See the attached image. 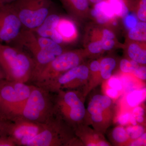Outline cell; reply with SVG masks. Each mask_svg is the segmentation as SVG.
<instances>
[{"label":"cell","instance_id":"obj_1","mask_svg":"<svg viewBox=\"0 0 146 146\" xmlns=\"http://www.w3.org/2000/svg\"><path fill=\"white\" fill-rule=\"evenodd\" d=\"M0 67L5 79L27 83L32 81L35 63L31 55L21 47L0 44Z\"/></svg>","mask_w":146,"mask_h":146},{"label":"cell","instance_id":"obj_2","mask_svg":"<svg viewBox=\"0 0 146 146\" xmlns=\"http://www.w3.org/2000/svg\"><path fill=\"white\" fill-rule=\"evenodd\" d=\"M32 87L27 83L5 79L0 81V120L20 117Z\"/></svg>","mask_w":146,"mask_h":146},{"label":"cell","instance_id":"obj_3","mask_svg":"<svg viewBox=\"0 0 146 146\" xmlns=\"http://www.w3.org/2000/svg\"><path fill=\"white\" fill-rule=\"evenodd\" d=\"M49 91L37 85H32L20 117L33 122L45 124L56 115L54 99Z\"/></svg>","mask_w":146,"mask_h":146},{"label":"cell","instance_id":"obj_4","mask_svg":"<svg viewBox=\"0 0 146 146\" xmlns=\"http://www.w3.org/2000/svg\"><path fill=\"white\" fill-rule=\"evenodd\" d=\"M74 133L72 128L56 115L46 124L42 131L29 141L26 146L73 145L76 140Z\"/></svg>","mask_w":146,"mask_h":146},{"label":"cell","instance_id":"obj_5","mask_svg":"<svg viewBox=\"0 0 146 146\" xmlns=\"http://www.w3.org/2000/svg\"><path fill=\"white\" fill-rule=\"evenodd\" d=\"M57 94L54 99L56 114L74 130L86 116L83 101L75 90H60Z\"/></svg>","mask_w":146,"mask_h":146},{"label":"cell","instance_id":"obj_6","mask_svg":"<svg viewBox=\"0 0 146 146\" xmlns=\"http://www.w3.org/2000/svg\"><path fill=\"white\" fill-rule=\"evenodd\" d=\"M25 29L33 30L50 13L51 0H16L10 3Z\"/></svg>","mask_w":146,"mask_h":146},{"label":"cell","instance_id":"obj_7","mask_svg":"<svg viewBox=\"0 0 146 146\" xmlns=\"http://www.w3.org/2000/svg\"><path fill=\"white\" fill-rule=\"evenodd\" d=\"M80 62L81 57L78 53L74 51L63 52L43 67L32 81L35 85L44 87L67 71L80 65Z\"/></svg>","mask_w":146,"mask_h":146},{"label":"cell","instance_id":"obj_8","mask_svg":"<svg viewBox=\"0 0 146 146\" xmlns=\"http://www.w3.org/2000/svg\"><path fill=\"white\" fill-rule=\"evenodd\" d=\"M45 125L21 117L0 120V135L8 136L16 146H26L32 138L44 129Z\"/></svg>","mask_w":146,"mask_h":146},{"label":"cell","instance_id":"obj_9","mask_svg":"<svg viewBox=\"0 0 146 146\" xmlns=\"http://www.w3.org/2000/svg\"><path fill=\"white\" fill-rule=\"evenodd\" d=\"M112 99L106 95L97 94L89 102L87 112L92 124L98 133L106 130L112 121L113 115Z\"/></svg>","mask_w":146,"mask_h":146},{"label":"cell","instance_id":"obj_10","mask_svg":"<svg viewBox=\"0 0 146 146\" xmlns=\"http://www.w3.org/2000/svg\"><path fill=\"white\" fill-rule=\"evenodd\" d=\"M23 29L10 4H0V44H13Z\"/></svg>","mask_w":146,"mask_h":146},{"label":"cell","instance_id":"obj_11","mask_svg":"<svg viewBox=\"0 0 146 146\" xmlns=\"http://www.w3.org/2000/svg\"><path fill=\"white\" fill-rule=\"evenodd\" d=\"M89 75V68L86 65H80L42 87L51 93H57L63 90H75L87 83Z\"/></svg>","mask_w":146,"mask_h":146},{"label":"cell","instance_id":"obj_12","mask_svg":"<svg viewBox=\"0 0 146 146\" xmlns=\"http://www.w3.org/2000/svg\"><path fill=\"white\" fill-rule=\"evenodd\" d=\"M91 13L97 22L100 24L106 23L116 16L109 3L104 1L95 5Z\"/></svg>","mask_w":146,"mask_h":146},{"label":"cell","instance_id":"obj_13","mask_svg":"<svg viewBox=\"0 0 146 146\" xmlns=\"http://www.w3.org/2000/svg\"><path fill=\"white\" fill-rule=\"evenodd\" d=\"M60 19V16L56 14H50L40 26L32 31L38 36L50 38L57 27Z\"/></svg>","mask_w":146,"mask_h":146},{"label":"cell","instance_id":"obj_14","mask_svg":"<svg viewBox=\"0 0 146 146\" xmlns=\"http://www.w3.org/2000/svg\"><path fill=\"white\" fill-rule=\"evenodd\" d=\"M36 38L41 48L46 52L54 55L56 57L63 52V48L60 44L56 43L50 38L42 37L36 34Z\"/></svg>","mask_w":146,"mask_h":146},{"label":"cell","instance_id":"obj_15","mask_svg":"<svg viewBox=\"0 0 146 146\" xmlns=\"http://www.w3.org/2000/svg\"><path fill=\"white\" fill-rule=\"evenodd\" d=\"M127 52L131 60L137 62L138 64H146V50L142 49L137 44L133 43L129 45Z\"/></svg>","mask_w":146,"mask_h":146},{"label":"cell","instance_id":"obj_16","mask_svg":"<svg viewBox=\"0 0 146 146\" xmlns=\"http://www.w3.org/2000/svg\"><path fill=\"white\" fill-rule=\"evenodd\" d=\"M116 66V60L111 57L105 58L100 63V73L102 78L109 79L112 75V72Z\"/></svg>","mask_w":146,"mask_h":146},{"label":"cell","instance_id":"obj_17","mask_svg":"<svg viewBox=\"0 0 146 146\" xmlns=\"http://www.w3.org/2000/svg\"><path fill=\"white\" fill-rule=\"evenodd\" d=\"M56 28L63 39H71L76 34L75 26L72 22L68 20L60 19Z\"/></svg>","mask_w":146,"mask_h":146},{"label":"cell","instance_id":"obj_18","mask_svg":"<svg viewBox=\"0 0 146 146\" xmlns=\"http://www.w3.org/2000/svg\"><path fill=\"white\" fill-rule=\"evenodd\" d=\"M146 89H136L129 92L126 97V101L130 107L134 108L139 106L145 100Z\"/></svg>","mask_w":146,"mask_h":146},{"label":"cell","instance_id":"obj_19","mask_svg":"<svg viewBox=\"0 0 146 146\" xmlns=\"http://www.w3.org/2000/svg\"><path fill=\"white\" fill-rule=\"evenodd\" d=\"M128 36L129 39L134 41H146V22H138L136 26L129 31Z\"/></svg>","mask_w":146,"mask_h":146},{"label":"cell","instance_id":"obj_20","mask_svg":"<svg viewBox=\"0 0 146 146\" xmlns=\"http://www.w3.org/2000/svg\"><path fill=\"white\" fill-rule=\"evenodd\" d=\"M111 136L113 141L119 145L125 144L129 139L125 129L121 125L116 127L113 129Z\"/></svg>","mask_w":146,"mask_h":146},{"label":"cell","instance_id":"obj_21","mask_svg":"<svg viewBox=\"0 0 146 146\" xmlns=\"http://www.w3.org/2000/svg\"><path fill=\"white\" fill-rule=\"evenodd\" d=\"M108 3L111 5L115 16L124 17L128 13V9L123 0H109Z\"/></svg>","mask_w":146,"mask_h":146},{"label":"cell","instance_id":"obj_22","mask_svg":"<svg viewBox=\"0 0 146 146\" xmlns=\"http://www.w3.org/2000/svg\"><path fill=\"white\" fill-rule=\"evenodd\" d=\"M69 9L77 11H84L89 7V0H61Z\"/></svg>","mask_w":146,"mask_h":146},{"label":"cell","instance_id":"obj_23","mask_svg":"<svg viewBox=\"0 0 146 146\" xmlns=\"http://www.w3.org/2000/svg\"><path fill=\"white\" fill-rule=\"evenodd\" d=\"M139 66V64L137 62L126 59H122L120 63L121 70L126 74H133L135 70Z\"/></svg>","mask_w":146,"mask_h":146},{"label":"cell","instance_id":"obj_24","mask_svg":"<svg viewBox=\"0 0 146 146\" xmlns=\"http://www.w3.org/2000/svg\"><path fill=\"white\" fill-rule=\"evenodd\" d=\"M126 131L131 140H134L142 136L145 132V128L143 126L130 125L126 129Z\"/></svg>","mask_w":146,"mask_h":146},{"label":"cell","instance_id":"obj_25","mask_svg":"<svg viewBox=\"0 0 146 146\" xmlns=\"http://www.w3.org/2000/svg\"><path fill=\"white\" fill-rule=\"evenodd\" d=\"M124 23L126 27L130 30L136 26L138 24V18L134 14H127L124 17Z\"/></svg>","mask_w":146,"mask_h":146},{"label":"cell","instance_id":"obj_26","mask_svg":"<svg viewBox=\"0 0 146 146\" xmlns=\"http://www.w3.org/2000/svg\"><path fill=\"white\" fill-rule=\"evenodd\" d=\"M108 85L110 88L119 91L123 89L122 84L121 80L116 77L111 76L108 79Z\"/></svg>","mask_w":146,"mask_h":146},{"label":"cell","instance_id":"obj_27","mask_svg":"<svg viewBox=\"0 0 146 146\" xmlns=\"http://www.w3.org/2000/svg\"><path fill=\"white\" fill-rule=\"evenodd\" d=\"M146 0H141L139 3V8L137 12L138 18L142 22L146 21Z\"/></svg>","mask_w":146,"mask_h":146},{"label":"cell","instance_id":"obj_28","mask_svg":"<svg viewBox=\"0 0 146 146\" xmlns=\"http://www.w3.org/2000/svg\"><path fill=\"white\" fill-rule=\"evenodd\" d=\"M88 49L92 54H99L103 50L101 41H97L92 42L89 45Z\"/></svg>","mask_w":146,"mask_h":146},{"label":"cell","instance_id":"obj_29","mask_svg":"<svg viewBox=\"0 0 146 146\" xmlns=\"http://www.w3.org/2000/svg\"><path fill=\"white\" fill-rule=\"evenodd\" d=\"M133 74L134 76L141 80H146V68L145 66H139L134 71Z\"/></svg>","mask_w":146,"mask_h":146},{"label":"cell","instance_id":"obj_30","mask_svg":"<svg viewBox=\"0 0 146 146\" xmlns=\"http://www.w3.org/2000/svg\"><path fill=\"white\" fill-rule=\"evenodd\" d=\"M102 47L103 50H109L112 49L115 45V42L113 39L102 38L101 40Z\"/></svg>","mask_w":146,"mask_h":146},{"label":"cell","instance_id":"obj_31","mask_svg":"<svg viewBox=\"0 0 146 146\" xmlns=\"http://www.w3.org/2000/svg\"><path fill=\"white\" fill-rule=\"evenodd\" d=\"M131 113L130 112H125L119 116L117 119V122L120 125H126L129 123V118Z\"/></svg>","mask_w":146,"mask_h":146},{"label":"cell","instance_id":"obj_32","mask_svg":"<svg viewBox=\"0 0 146 146\" xmlns=\"http://www.w3.org/2000/svg\"><path fill=\"white\" fill-rule=\"evenodd\" d=\"M16 146L13 140L8 136L0 135V146Z\"/></svg>","mask_w":146,"mask_h":146},{"label":"cell","instance_id":"obj_33","mask_svg":"<svg viewBox=\"0 0 146 146\" xmlns=\"http://www.w3.org/2000/svg\"><path fill=\"white\" fill-rule=\"evenodd\" d=\"M146 134L145 132L143 135L137 138L134 141H132L129 144V146H145L146 145Z\"/></svg>","mask_w":146,"mask_h":146},{"label":"cell","instance_id":"obj_34","mask_svg":"<svg viewBox=\"0 0 146 146\" xmlns=\"http://www.w3.org/2000/svg\"><path fill=\"white\" fill-rule=\"evenodd\" d=\"M50 38L52 39L53 41H54V42L58 44H60L63 42V37L61 36L60 33H59V32L58 31L57 28L55 29Z\"/></svg>","mask_w":146,"mask_h":146},{"label":"cell","instance_id":"obj_35","mask_svg":"<svg viewBox=\"0 0 146 146\" xmlns=\"http://www.w3.org/2000/svg\"><path fill=\"white\" fill-rule=\"evenodd\" d=\"M145 110L143 108L140 106H136L134 108L131 114L134 116L135 117L139 116H143L145 115Z\"/></svg>","mask_w":146,"mask_h":146},{"label":"cell","instance_id":"obj_36","mask_svg":"<svg viewBox=\"0 0 146 146\" xmlns=\"http://www.w3.org/2000/svg\"><path fill=\"white\" fill-rule=\"evenodd\" d=\"M119 91L116 89L109 88L106 91V96L111 98V99H115L117 98L119 95Z\"/></svg>","mask_w":146,"mask_h":146},{"label":"cell","instance_id":"obj_37","mask_svg":"<svg viewBox=\"0 0 146 146\" xmlns=\"http://www.w3.org/2000/svg\"><path fill=\"white\" fill-rule=\"evenodd\" d=\"M100 63L97 60H94L91 63L90 70L93 72H97L100 71Z\"/></svg>","mask_w":146,"mask_h":146},{"label":"cell","instance_id":"obj_38","mask_svg":"<svg viewBox=\"0 0 146 146\" xmlns=\"http://www.w3.org/2000/svg\"><path fill=\"white\" fill-rule=\"evenodd\" d=\"M103 38H106V39H113L115 38V35L113 33L109 30L105 29L103 31Z\"/></svg>","mask_w":146,"mask_h":146},{"label":"cell","instance_id":"obj_39","mask_svg":"<svg viewBox=\"0 0 146 146\" xmlns=\"http://www.w3.org/2000/svg\"><path fill=\"white\" fill-rule=\"evenodd\" d=\"M129 123L133 126L137 125V122L136 121V118L133 116L132 114H131L130 118H129Z\"/></svg>","mask_w":146,"mask_h":146},{"label":"cell","instance_id":"obj_40","mask_svg":"<svg viewBox=\"0 0 146 146\" xmlns=\"http://www.w3.org/2000/svg\"><path fill=\"white\" fill-rule=\"evenodd\" d=\"M16 0H0V4H7L13 2Z\"/></svg>","mask_w":146,"mask_h":146},{"label":"cell","instance_id":"obj_41","mask_svg":"<svg viewBox=\"0 0 146 146\" xmlns=\"http://www.w3.org/2000/svg\"><path fill=\"white\" fill-rule=\"evenodd\" d=\"M136 119L137 122L142 123L144 121V118L143 116H139L136 117Z\"/></svg>","mask_w":146,"mask_h":146},{"label":"cell","instance_id":"obj_42","mask_svg":"<svg viewBox=\"0 0 146 146\" xmlns=\"http://www.w3.org/2000/svg\"><path fill=\"white\" fill-rule=\"evenodd\" d=\"M104 0H89V1L95 5L103 1Z\"/></svg>","mask_w":146,"mask_h":146},{"label":"cell","instance_id":"obj_43","mask_svg":"<svg viewBox=\"0 0 146 146\" xmlns=\"http://www.w3.org/2000/svg\"><path fill=\"white\" fill-rule=\"evenodd\" d=\"M112 24H113V25H114V26L117 25V22H116L115 21H114V22H113V23H112Z\"/></svg>","mask_w":146,"mask_h":146}]
</instances>
